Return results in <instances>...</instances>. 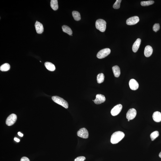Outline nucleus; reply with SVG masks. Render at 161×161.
<instances>
[{
  "instance_id": "a878e982",
  "label": "nucleus",
  "mask_w": 161,
  "mask_h": 161,
  "mask_svg": "<svg viewBox=\"0 0 161 161\" xmlns=\"http://www.w3.org/2000/svg\"><path fill=\"white\" fill-rule=\"evenodd\" d=\"M160 29V26L159 24L156 23L154 25L153 27V30L155 32H157V31L159 30Z\"/></svg>"
},
{
  "instance_id": "6e6552de",
  "label": "nucleus",
  "mask_w": 161,
  "mask_h": 161,
  "mask_svg": "<svg viewBox=\"0 0 161 161\" xmlns=\"http://www.w3.org/2000/svg\"><path fill=\"white\" fill-rule=\"evenodd\" d=\"M137 112L134 108L130 109L126 114V118L127 119L131 120L135 118Z\"/></svg>"
},
{
  "instance_id": "c756f323",
  "label": "nucleus",
  "mask_w": 161,
  "mask_h": 161,
  "mask_svg": "<svg viewBox=\"0 0 161 161\" xmlns=\"http://www.w3.org/2000/svg\"><path fill=\"white\" fill-rule=\"evenodd\" d=\"M18 134L19 135V136H23V134L22 133H21L20 132H18Z\"/></svg>"
},
{
  "instance_id": "7c9ffc66",
  "label": "nucleus",
  "mask_w": 161,
  "mask_h": 161,
  "mask_svg": "<svg viewBox=\"0 0 161 161\" xmlns=\"http://www.w3.org/2000/svg\"><path fill=\"white\" fill-rule=\"evenodd\" d=\"M159 156V157H160V158H161V152L160 153Z\"/></svg>"
},
{
  "instance_id": "9d476101",
  "label": "nucleus",
  "mask_w": 161,
  "mask_h": 161,
  "mask_svg": "<svg viewBox=\"0 0 161 161\" xmlns=\"http://www.w3.org/2000/svg\"><path fill=\"white\" fill-rule=\"evenodd\" d=\"M106 100V98L104 95L98 94L96 95V98L94 100V102L96 104L99 105L104 103Z\"/></svg>"
},
{
  "instance_id": "bb28decb",
  "label": "nucleus",
  "mask_w": 161,
  "mask_h": 161,
  "mask_svg": "<svg viewBox=\"0 0 161 161\" xmlns=\"http://www.w3.org/2000/svg\"><path fill=\"white\" fill-rule=\"evenodd\" d=\"M85 159V157L84 156H79L76 158L74 161H84Z\"/></svg>"
},
{
  "instance_id": "0eeeda50",
  "label": "nucleus",
  "mask_w": 161,
  "mask_h": 161,
  "mask_svg": "<svg viewBox=\"0 0 161 161\" xmlns=\"http://www.w3.org/2000/svg\"><path fill=\"white\" fill-rule=\"evenodd\" d=\"M122 106L121 104H119L114 106L111 111V114L113 116L118 115L122 109Z\"/></svg>"
},
{
  "instance_id": "dca6fc26",
  "label": "nucleus",
  "mask_w": 161,
  "mask_h": 161,
  "mask_svg": "<svg viewBox=\"0 0 161 161\" xmlns=\"http://www.w3.org/2000/svg\"><path fill=\"white\" fill-rule=\"evenodd\" d=\"M112 70L114 76L119 77L121 74V71L119 67L117 65L114 66L112 68Z\"/></svg>"
},
{
  "instance_id": "5701e85b",
  "label": "nucleus",
  "mask_w": 161,
  "mask_h": 161,
  "mask_svg": "<svg viewBox=\"0 0 161 161\" xmlns=\"http://www.w3.org/2000/svg\"><path fill=\"white\" fill-rule=\"evenodd\" d=\"M159 136V133L158 131H153L150 135L151 139L153 141L157 138Z\"/></svg>"
},
{
  "instance_id": "4be33fe9",
  "label": "nucleus",
  "mask_w": 161,
  "mask_h": 161,
  "mask_svg": "<svg viewBox=\"0 0 161 161\" xmlns=\"http://www.w3.org/2000/svg\"><path fill=\"white\" fill-rule=\"evenodd\" d=\"M10 66L8 63H6L1 66L0 70L2 71H7L10 69Z\"/></svg>"
},
{
  "instance_id": "39448f33",
  "label": "nucleus",
  "mask_w": 161,
  "mask_h": 161,
  "mask_svg": "<svg viewBox=\"0 0 161 161\" xmlns=\"http://www.w3.org/2000/svg\"><path fill=\"white\" fill-rule=\"evenodd\" d=\"M17 120V115L14 114H11L7 119L6 123L8 126H12L15 123Z\"/></svg>"
},
{
  "instance_id": "6ab92c4d",
  "label": "nucleus",
  "mask_w": 161,
  "mask_h": 161,
  "mask_svg": "<svg viewBox=\"0 0 161 161\" xmlns=\"http://www.w3.org/2000/svg\"><path fill=\"white\" fill-rule=\"evenodd\" d=\"M51 6L52 8L56 11L58 8V4L57 0H51Z\"/></svg>"
},
{
  "instance_id": "c85d7f7f",
  "label": "nucleus",
  "mask_w": 161,
  "mask_h": 161,
  "mask_svg": "<svg viewBox=\"0 0 161 161\" xmlns=\"http://www.w3.org/2000/svg\"><path fill=\"white\" fill-rule=\"evenodd\" d=\"M14 140L17 142H19L20 141V139H17V138H16V137L14 138Z\"/></svg>"
},
{
  "instance_id": "393cba45",
  "label": "nucleus",
  "mask_w": 161,
  "mask_h": 161,
  "mask_svg": "<svg viewBox=\"0 0 161 161\" xmlns=\"http://www.w3.org/2000/svg\"><path fill=\"white\" fill-rule=\"evenodd\" d=\"M122 1L121 0H117L115 3L113 4V8L115 9H118L119 8L120 4Z\"/></svg>"
},
{
  "instance_id": "20e7f679",
  "label": "nucleus",
  "mask_w": 161,
  "mask_h": 161,
  "mask_svg": "<svg viewBox=\"0 0 161 161\" xmlns=\"http://www.w3.org/2000/svg\"><path fill=\"white\" fill-rule=\"evenodd\" d=\"M110 52L111 50L110 49L108 48L104 49L98 52L97 55V57L99 59L105 58L109 55Z\"/></svg>"
},
{
  "instance_id": "9b49d317",
  "label": "nucleus",
  "mask_w": 161,
  "mask_h": 161,
  "mask_svg": "<svg viewBox=\"0 0 161 161\" xmlns=\"http://www.w3.org/2000/svg\"><path fill=\"white\" fill-rule=\"evenodd\" d=\"M129 85L130 88L131 90H135L139 88V84L135 79H131L129 81Z\"/></svg>"
},
{
  "instance_id": "423d86ee",
  "label": "nucleus",
  "mask_w": 161,
  "mask_h": 161,
  "mask_svg": "<svg viewBox=\"0 0 161 161\" xmlns=\"http://www.w3.org/2000/svg\"><path fill=\"white\" fill-rule=\"evenodd\" d=\"M77 135L78 136L83 139H88L89 136L88 131L85 128L80 129L77 131Z\"/></svg>"
},
{
  "instance_id": "f257e3e1",
  "label": "nucleus",
  "mask_w": 161,
  "mask_h": 161,
  "mask_svg": "<svg viewBox=\"0 0 161 161\" xmlns=\"http://www.w3.org/2000/svg\"><path fill=\"white\" fill-rule=\"evenodd\" d=\"M124 136V133L122 131H116L114 132L111 136V142L113 144H117L123 139Z\"/></svg>"
},
{
  "instance_id": "b1692460",
  "label": "nucleus",
  "mask_w": 161,
  "mask_h": 161,
  "mask_svg": "<svg viewBox=\"0 0 161 161\" xmlns=\"http://www.w3.org/2000/svg\"><path fill=\"white\" fill-rule=\"evenodd\" d=\"M154 3V1L153 0H149L146 1H143L141 2L140 4L142 6H145L152 5V4H153Z\"/></svg>"
},
{
  "instance_id": "ddd939ff",
  "label": "nucleus",
  "mask_w": 161,
  "mask_h": 161,
  "mask_svg": "<svg viewBox=\"0 0 161 161\" xmlns=\"http://www.w3.org/2000/svg\"><path fill=\"white\" fill-rule=\"evenodd\" d=\"M153 52L152 47L149 45H147L145 47L144 54L145 56L147 57L151 56Z\"/></svg>"
},
{
  "instance_id": "cd10ccee",
  "label": "nucleus",
  "mask_w": 161,
  "mask_h": 161,
  "mask_svg": "<svg viewBox=\"0 0 161 161\" xmlns=\"http://www.w3.org/2000/svg\"><path fill=\"white\" fill-rule=\"evenodd\" d=\"M20 161H30V160L29 159V158H28L26 157H22V158H21V160Z\"/></svg>"
},
{
  "instance_id": "aec40b11",
  "label": "nucleus",
  "mask_w": 161,
  "mask_h": 161,
  "mask_svg": "<svg viewBox=\"0 0 161 161\" xmlns=\"http://www.w3.org/2000/svg\"><path fill=\"white\" fill-rule=\"evenodd\" d=\"M72 15L76 21H78L81 19L80 13L78 11H74L72 12Z\"/></svg>"
},
{
  "instance_id": "1a4fd4ad",
  "label": "nucleus",
  "mask_w": 161,
  "mask_h": 161,
  "mask_svg": "<svg viewBox=\"0 0 161 161\" xmlns=\"http://www.w3.org/2000/svg\"><path fill=\"white\" fill-rule=\"evenodd\" d=\"M139 21V17L135 16L131 17L128 19L126 21L127 24L128 25H133L136 24Z\"/></svg>"
},
{
  "instance_id": "2eb2a0df",
  "label": "nucleus",
  "mask_w": 161,
  "mask_h": 161,
  "mask_svg": "<svg viewBox=\"0 0 161 161\" xmlns=\"http://www.w3.org/2000/svg\"><path fill=\"white\" fill-rule=\"evenodd\" d=\"M153 120L155 122H159L161 121V113L158 111L154 112L153 115Z\"/></svg>"
},
{
  "instance_id": "f8f14e48",
  "label": "nucleus",
  "mask_w": 161,
  "mask_h": 161,
  "mask_svg": "<svg viewBox=\"0 0 161 161\" xmlns=\"http://www.w3.org/2000/svg\"><path fill=\"white\" fill-rule=\"evenodd\" d=\"M35 27L37 33L41 34L44 31L43 26L41 23L37 21L35 24Z\"/></svg>"
},
{
  "instance_id": "a211bd4d",
  "label": "nucleus",
  "mask_w": 161,
  "mask_h": 161,
  "mask_svg": "<svg viewBox=\"0 0 161 161\" xmlns=\"http://www.w3.org/2000/svg\"><path fill=\"white\" fill-rule=\"evenodd\" d=\"M62 30L64 32L66 33L69 35H71L72 33V30L68 26L64 25L62 27Z\"/></svg>"
},
{
  "instance_id": "2f4dec72",
  "label": "nucleus",
  "mask_w": 161,
  "mask_h": 161,
  "mask_svg": "<svg viewBox=\"0 0 161 161\" xmlns=\"http://www.w3.org/2000/svg\"><path fill=\"white\" fill-rule=\"evenodd\" d=\"M130 120L128 119V122H129V121H130Z\"/></svg>"
},
{
  "instance_id": "7ed1b4c3",
  "label": "nucleus",
  "mask_w": 161,
  "mask_h": 161,
  "mask_svg": "<svg viewBox=\"0 0 161 161\" xmlns=\"http://www.w3.org/2000/svg\"><path fill=\"white\" fill-rule=\"evenodd\" d=\"M106 21L102 19H99L96 20V27L97 29L101 32H104L106 29Z\"/></svg>"
},
{
  "instance_id": "412c9836",
  "label": "nucleus",
  "mask_w": 161,
  "mask_h": 161,
  "mask_svg": "<svg viewBox=\"0 0 161 161\" xmlns=\"http://www.w3.org/2000/svg\"><path fill=\"white\" fill-rule=\"evenodd\" d=\"M97 80L98 83L100 84L104 82L105 80V76L103 73H100L97 76Z\"/></svg>"
},
{
  "instance_id": "f3484780",
  "label": "nucleus",
  "mask_w": 161,
  "mask_h": 161,
  "mask_svg": "<svg viewBox=\"0 0 161 161\" xmlns=\"http://www.w3.org/2000/svg\"><path fill=\"white\" fill-rule=\"evenodd\" d=\"M45 65L46 68L50 71H54L55 69V65L51 62H46L45 63Z\"/></svg>"
},
{
  "instance_id": "f03ea898",
  "label": "nucleus",
  "mask_w": 161,
  "mask_h": 161,
  "mask_svg": "<svg viewBox=\"0 0 161 161\" xmlns=\"http://www.w3.org/2000/svg\"><path fill=\"white\" fill-rule=\"evenodd\" d=\"M52 98V100L55 103L61 105L65 108L67 109L68 107V104L67 102L62 97L55 96H53Z\"/></svg>"
},
{
  "instance_id": "4468645a",
  "label": "nucleus",
  "mask_w": 161,
  "mask_h": 161,
  "mask_svg": "<svg viewBox=\"0 0 161 161\" xmlns=\"http://www.w3.org/2000/svg\"><path fill=\"white\" fill-rule=\"evenodd\" d=\"M141 40L140 38H138L133 44L132 47V50L134 52L136 53L138 51L141 43Z\"/></svg>"
}]
</instances>
